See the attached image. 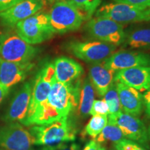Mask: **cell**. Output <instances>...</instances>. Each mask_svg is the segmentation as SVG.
I'll return each mask as SVG.
<instances>
[{
  "mask_svg": "<svg viewBox=\"0 0 150 150\" xmlns=\"http://www.w3.org/2000/svg\"><path fill=\"white\" fill-rule=\"evenodd\" d=\"M35 145L46 147L74 141L76 131L68 116L46 125H33L29 129Z\"/></svg>",
  "mask_w": 150,
  "mask_h": 150,
  "instance_id": "1",
  "label": "cell"
},
{
  "mask_svg": "<svg viewBox=\"0 0 150 150\" xmlns=\"http://www.w3.org/2000/svg\"><path fill=\"white\" fill-rule=\"evenodd\" d=\"M50 23L56 33H65L76 31L87 20L70 0H62L54 3L50 13Z\"/></svg>",
  "mask_w": 150,
  "mask_h": 150,
  "instance_id": "2",
  "label": "cell"
},
{
  "mask_svg": "<svg viewBox=\"0 0 150 150\" xmlns=\"http://www.w3.org/2000/svg\"><path fill=\"white\" fill-rule=\"evenodd\" d=\"M16 33L22 40L31 45L50 40L55 34L48 13L38 12L16 24Z\"/></svg>",
  "mask_w": 150,
  "mask_h": 150,
  "instance_id": "3",
  "label": "cell"
},
{
  "mask_svg": "<svg viewBox=\"0 0 150 150\" xmlns=\"http://www.w3.org/2000/svg\"><path fill=\"white\" fill-rule=\"evenodd\" d=\"M81 80L63 83L55 79L47 97V102L56 108L62 117H67L78 106Z\"/></svg>",
  "mask_w": 150,
  "mask_h": 150,
  "instance_id": "4",
  "label": "cell"
},
{
  "mask_svg": "<svg viewBox=\"0 0 150 150\" xmlns=\"http://www.w3.org/2000/svg\"><path fill=\"white\" fill-rule=\"evenodd\" d=\"M38 49L26 42L17 34L6 33L0 37V59L14 63H30Z\"/></svg>",
  "mask_w": 150,
  "mask_h": 150,
  "instance_id": "5",
  "label": "cell"
},
{
  "mask_svg": "<svg viewBox=\"0 0 150 150\" xmlns=\"http://www.w3.org/2000/svg\"><path fill=\"white\" fill-rule=\"evenodd\" d=\"M117 46L102 42L93 41H72L67 43V50L75 57L88 63H102L115 52Z\"/></svg>",
  "mask_w": 150,
  "mask_h": 150,
  "instance_id": "6",
  "label": "cell"
},
{
  "mask_svg": "<svg viewBox=\"0 0 150 150\" xmlns=\"http://www.w3.org/2000/svg\"><path fill=\"white\" fill-rule=\"evenodd\" d=\"M95 16L109 18L117 23L150 21V8H138L122 3H110L97 10Z\"/></svg>",
  "mask_w": 150,
  "mask_h": 150,
  "instance_id": "7",
  "label": "cell"
},
{
  "mask_svg": "<svg viewBox=\"0 0 150 150\" xmlns=\"http://www.w3.org/2000/svg\"><path fill=\"white\" fill-rule=\"evenodd\" d=\"M86 29L90 36L96 40L115 46L122 44L125 40L122 25L109 18L95 16L86 24Z\"/></svg>",
  "mask_w": 150,
  "mask_h": 150,
  "instance_id": "8",
  "label": "cell"
},
{
  "mask_svg": "<svg viewBox=\"0 0 150 150\" xmlns=\"http://www.w3.org/2000/svg\"><path fill=\"white\" fill-rule=\"evenodd\" d=\"M108 120L119 127L126 139L132 140L145 148L149 147L147 129L138 117L122 111L115 115H108Z\"/></svg>",
  "mask_w": 150,
  "mask_h": 150,
  "instance_id": "9",
  "label": "cell"
},
{
  "mask_svg": "<svg viewBox=\"0 0 150 150\" xmlns=\"http://www.w3.org/2000/svg\"><path fill=\"white\" fill-rule=\"evenodd\" d=\"M33 138L29 130L19 122L0 127V147L7 150H34Z\"/></svg>",
  "mask_w": 150,
  "mask_h": 150,
  "instance_id": "10",
  "label": "cell"
},
{
  "mask_svg": "<svg viewBox=\"0 0 150 150\" xmlns=\"http://www.w3.org/2000/svg\"><path fill=\"white\" fill-rule=\"evenodd\" d=\"M55 79V71L53 63H47L39 71L32 88L31 102L26 117H29L40 103L47 99Z\"/></svg>",
  "mask_w": 150,
  "mask_h": 150,
  "instance_id": "11",
  "label": "cell"
},
{
  "mask_svg": "<svg viewBox=\"0 0 150 150\" xmlns=\"http://www.w3.org/2000/svg\"><path fill=\"white\" fill-rule=\"evenodd\" d=\"M45 5V0H24L0 12V23L7 27H15L20 22L38 13Z\"/></svg>",
  "mask_w": 150,
  "mask_h": 150,
  "instance_id": "12",
  "label": "cell"
},
{
  "mask_svg": "<svg viewBox=\"0 0 150 150\" xmlns=\"http://www.w3.org/2000/svg\"><path fill=\"white\" fill-rule=\"evenodd\" d=\"M105 66L114 72L138 66H150V55L128 50L115 52L104 61Z\"/></svg>",
  "mask_w": 150,
  "mask_h": 150,
  "instance_id": "13",
  "label": "cell"
},
{
  "mask_svg": "<svg viewBox=\"0 0 150 150\" xmlns=\"http://www.w3.org/2000/svg\"><path fill=\"white\" fill-rule=\"evenodd\" d=\"M32 85L30 82L24 83L18 91L8 109L3 115L2 120L6 123L21 122L27 117L29 106L31 102Z\"/></svg>",
  "mask_w": 150,
  "mask_h": 150,
  "instance_id": "14",
  "label": "cell"
},
{
  "mask_svg": "<svg viewBox=\"0 0 150 150\" xmlns=\"http://www.w3.org/2000/svg\"><path fill=\"white\" fill-rule=\"evenodd\" d=\"M114 81L120 82L139 92L150 89V66H138L117 71Z\"/></svg>",
  "mask_w": 150,
  "mask_h": 150,
  "instance_id": "15",
  "label": "cell"
},
{
  "mask_svg": "<svg viewBox=\"0 0 150 150\" xmlns=\"http://www.w3.org/2000/svg\"><path fill=\"white\" fill-rule=\"evenodd\" d=\"M34 64L14 63L0 59V83L10 88L25 79Z\"/></svg>",
  "mask_w": 150,
  "mask_h": 150,
  "instance_id": "16",
  "label": "cell"
},
{
  "mask_svg": "<svg viewBox=\"0 0 150 150\" xmlns=\"http://www.w3.org/2000/svg\"><path fill=\"white\" fill-rule=\"evenodd\" d=\"M115 83L122 111L136 117L139 116L144 108L143 95L125 84L120 82Z\"/></svg>",
  "mask_w": 150,
  "mask_h": 150,
  "instance_id": "17",
  "label": "cell"
},
{
  "mask_svg": "<svg viewBox=\"0 0 150 150\" xmlns=\"http://www.w3.org/2000/svg\"><path fill=\"white\" fill-rule=\"evenodd\" d=\"M53 65L56 80L61 83H70L76 81L81 79L84 72L80 63L65 56L57 58Z\"/></svg>",
  "mask_w": 150,
  "mask_h": 150,
  "instance_id": "18",
  "label": "cell"
},
{
  "mask_svg": "<svg viewBox=\"0 0 150 150\" xmlns=\"http://www.w3.org/2000/svg\"><path fill=\"white\" fill-rule=\"evenodd\" d=\"M114 74L115 72L105 66L104 62L90 67L88 78L99 96L104 97L114 83Z\"/></svg>",
  "mask_w": 150,
  "mask_h": 150,
  "instance_id": "19",
  "label": "cell"
},
{
  "mask_svg": "<svg viewBox=\"0 0 150 150\" xmlns=\"http://www.w3.org/2000/svg\"><path fill=\"white\" fill-rule=\"evenodd\" d=\"M62 116L55 108L45 100L40 103L32 114L29 117H26L21 122L24 126H33V125H46L54 122L59 120Z\"/></svg>",
  "mask_w": 150,
  "mask_h": 150,
  "instance_id": "20",
  "label": "cell"
},
{
  "mask_svg": "<svg viewBox=\"0 0 150 150\" xmlns=\"http://www.w3.org/2000/svg\"><path fill=\"white\" fill-rule=\"evenodd\" d=\"M95 89L92 85L88 76L81 81L79 98L78 103L79 113L81 117H87L91 115V110L95 100Z\"/></svg>",
  "mask_w": 150,
  "mask_h": 150,
  "instance_id": "21",
  "label": "cell"
},
{
  "mask_svg": "<svg viewBox=\"0 0 150 150\" xmlns=\"http://www.w3.org/2000/svg\"><path fill=\"white\" fill-rule=\"evenodd\" d=\"M122 44L134 49L150 50V28H140L125 34Z\"/></svg>",
  "mask_w": 150,
  "mask_h": 150,
  "instance_id": "22",
  "label": "cell"
},
{
  "mask_svg": "<svg viewBox=\"0 0 150 150\" xmlns=\"http://www.w3.org/2000/svg\"><path fill=\"white\" fill-rule=\"evenodd\" d=\"M124 139L125 138L119 127L112 121L108 120L107 125L95 138V141L99 144L106 142H112L114 144H117Z\"/></svg>",
  "mask_w": 150,
  "mask_h": 150,
  "instance_id": "23",
  "label": "cell"
},
{
  "mask_svg": "<svg viewBox=\"0 0 150 150\" xmlns=\"http://www.w3.org/2000/svg\"><path fill=\"white\" fill-rule=\"evenodd\" d=\"M107 123L108 115H93L85 127V134L95 139Z\"/></svg>",
  "mask_w": 150,
  "mask_h": 150,
  "instance_id": "24",
  "label": "cell"
},
{
  "mask_svg": "<svg viewBox=\"0 0 150 150\" xmlns=\"http://www.w3.org/2000/svg\"><path fill=\"white\" fill-rule=\"evenodd\" d=\"M104 99L108 106V115H115L122 111L115 82L104 95Z\"/></svg>",
  "mask_w": 150,
  "mask_h": 150,
  "instance_id": "25",
  "label": "cell"
},
{
  "mask_svg": "<svg viewBox=\"0 0 150 150\" xmlns=\"http://www.w3.org/2000/svg\"><path fill=\"white\" fill-rule=\"evenodd\" d=\"M70 1L85 14L87 19L91 18L101 3V0H70Z\"/></svg>",
  "mask_w": 150,
  "mask_h": 150,
  "instance_id": "26",
  "label": "cell"
},
{
  "mask_svg": "<svg viewBox=\"0 0 150 150\" xmlns=\"http://www.w3.org/2000/svg\"><path fill=\"white\" fill-rule=\"evenodd\" d=\"M91 115L93 116L108 115V106L104 99L94 100L91 110Z\"/></svg>",
  "mask_w": 150,
  "mask_h": 150,
  "instance_id": "27",
  "label": "cell"
},
{
  "mask_svg": "<svg viewBox=\"0 0 150 150\" xmlns=\"http://www.w3.org/2000/svg\"><path fill=\"white\" fill-rule=\"evenodd\" d=\"M114 147L117 150H147L139 144L126 138L115 144Z\"/></svg>",
  "mask_w": 150,
  "mask_h": 150,
  "instance_id": "28",
  "label": "cell"
},
{
  "mask_svg": "<svg viewBox=\"0 0 150 150\" xmlns=\"http://www.w3.org/2000/svg\"><path fill=\"white\" fill-rule=\"evenodd\" d=\"M112 1L116 3L126 4L138 8H150V0H112Z\"/></svg>",
  "mask_w": 150,
  "mask_h": 150,
  "instance_id": "29",
  "label": "cell"
},
{
  "mask_svg": "<svg viewBox=\"0 0 150 150\" xmlns=\"http://www.w3.org/2000/svg\"><path fill=\"white\" fill-rule=\"evenodd\" d=\"M24 0H0V12L7 10Z\"/></svg>",
  "mask_w": 150,
  "mask_h": 150,
  "instance_id": "30",
  "label": "cell"
},
{
  "mask_svg": "<svg viewBox=\"0 0 150 150\" xmlns=\"http://www.w3.org/2000/svg\"><path fill=\"white\" fill-rule=\"evenodd\" d=\"M143 104L145 107V111L150 117V89L146 91L143 95Z\"/></svg>",
  "mask_w": 150,
  "mask_h": 150,
  "instance_id": "31",
  "label": "cell"
},
{
  "mask_svg": "<svg viewBox=\"0 0 150 150\" xmlns=\"http://www.w3.org/2000/svg\"><path fill=\"white\" fill-rule=\"evenodd\" d=\"M100 146V144H99L95 140H93L86 144L83 150H99V148Z\"/></svg>",
  "mask_w": 150,
  "mask_h": 150,
  "instance_id": "32",
  "label": "cell"
},
{
  "mask_svg": "<svg viewBox=\"0 0 150 150\" xmlns=\"http://www.w3.org/2000/svg\"><path fill=\"white\" fill-rule=\"evenodd\" d=\"M9 88L4 86L3 84L0 83V103L4 100V99L6 97L9 93Z\"/></svg>",
  "mask_w": 150,
  "mask_h": 150,
  "instance_id": "33",
  "label": "cell"
},
{
  "mask_svg": "<svg viewBox=\"0 0 150 150\" xmlns=\"http://www.w3.org/2000/svg\"><path fill=\"white\" fill-rule=\"evenodd\" d=\"M79 147L76 145V144H72L70 146H67V147L64 148V149L61 150H79Z\"/></svg>",
  "mask_w": 150,
  "mask_h": 150,
  "instance_id": "34",
  "label": "cell"
},
{
  "mask_svg": "<svg viewBox=\"0 0 150 150\" xmlns=\"http://www.w3.org/2000/svg\"><path fill=\"white\" fill-rule=\"evenodd\" d=\"M45 1H48L49 3H50V4H54V3L57 2V1H62V0H45Z\"/></svg>",
  "mask_w": 150,
  "mask_h": 150,
  "instance_id": "35",
  "label": "cell"
},
{
  "mask_svg": "<svg viewBox=\"0 0 150 150\" xmlns=\"http://www.w3.org/2000/svg\"><path fill=\"white\" fill-rule=\"evenodd\" d=\"M99 150H106V148H105V147H102V146H100V147H99Z\"/></svg>",
  "mask_w": 150,
  "mask_h": 150,
  "instance_id": "36",
  "label": "cell"
},
{
  "mask_svg": "<svg viewBox=\"0 0 150 150\" xmlns=\"http://www.w3.org/2000/svg\"><path fill=\"white\" fill-rule=\"evenodd\" d=\"M110 150H117V149H116L115 147H112V148H111V149H110Z\"/></svg>",
  "mask_w": 150,
  "mask_h": 150,
  "instance_id": "37",
  "label": "cell"
},
{
  "mask_svg": "<svg viewBox=\"0 0 150 150\" xmlns=\"http://www.w3.org/2000/svg\"><path fill=\"white\" fill-rule=\"evenodd\" d=\"M0 150H7V149H0Z\"/></svg>",
  "mask_w": 150,
  "mask_h": 150,
  "instance_id": "38",
  "label": "cell"
}]
</instances>
